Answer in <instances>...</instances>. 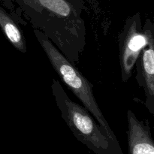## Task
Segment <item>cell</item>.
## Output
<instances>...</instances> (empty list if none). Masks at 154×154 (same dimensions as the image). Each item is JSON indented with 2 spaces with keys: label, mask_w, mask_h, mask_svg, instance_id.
Here are the masks:
<instances>
[{
  "label": "cell",
  "mask_w": 154,
  "mask_h": 154,
  "mask_svg": "<svg viewBox=\"0 0 154 154\" xmlns=\"http://www.w3.org/2000/svg\"><path fill=\"white\" fill-rule=\"evenodd\" d=\"M35 33L50 63L60 78L67 85L69 90H72L74 95L82 102L84 108L91 114L108 135L114 139H117L97 104L93 94V87L90 82L72 63L68 61L48 38L37 30H35Z\"/></svg>",
  "instance_id": "cell-2"
},
{
  "label": "cell",
  "mask_w": 154,
  "mask_h": 154,
  "mask_svg": "<svg viewBox=\"0 0 154 154\" xmlns=\"http://www.w3.org/2000/svg\"><path fill=\"white\" fill-rule=\"evenodd\" d=\"M52 92L63 120L78 141L96 154H123L118 140L109 136L84 107L71 100L54 79Z\"/></svg>",
  "instance_id": "cell-1"
},
{
  "label": "cell",
  "mask_w": 154,
  "mask_h": 154,
  "mask_svg": "<svg viewBox=\"0 0 154 154\" xmlns=\"http://www.w3.org/2000/svg\"><path fill=\"white\" fill-rule=\"evenodd\" d=\"M129 154H154V143L150 126L139 121L131 110L127 112Z\"/></svg>",
  "instance_id": "cell-5"
},
{
  "label": "cell",
  "mask_w": 154,
  "mask_h": 154,
  "mask_svg": "<svg viewBox=\"0 0 154 154\" xmlns=\"http://www.w3.org/2000/svg\"><path fill=\"white\" fill-rule=\"evenodd\" d=\"M143 31L146 37V45L140 53L138 66H141L142 85L147 97L146 106L151 114H154V35L150 20H147Z\"/></svg>",
  "instance_id": "cell-4"
},
{
  "label": "cell",
  "mask_w": 154,
  "mask_h": 154,
  "mask_svg": "<svg viewBox=\"0 0 154 154\" xmlns=\"http://www.w3.org/2000/svg\"><path fill=\"white\" fill-rule=\"evenodd\" d=\"M145 45L146 37L141 20L139 17L135 16L126 23L120 42V63L123 82H126L131 78L134 66Z\"/></svg>",
  "instance_id": "cell-3"
},
{
  "label": "cell",
  "mask_w": 154,
  "mask_h": 154,
  "mask_svg": "<svg viewBox=\"0 0 154 154\" xmlns=\"http://www.w3.org/2000/svg\"><path fill=\"white\" fill-rule=\"evenodd\" d=\"M0 27L14 47L22 53L26 52L23 35L16 23L0 7Z\"/></svg>",
  "instance_id": "cell-6"
},
{
  "label": "cell",
  "mask_w": 154,
  "mask_h": 154,
  "mask_svg": "<svg viewBox=\"0 0 154 154\" xmlns=\"http://www.w3.org/2000/svg\"><path fill=\"white\" fill-rule=\"evenodd\" d=\"M41 5L52 13L63 17H69L72 9L65 0H38Z\"/></svg>",
  "instance_id": "cell-7"
}]
</instances>
